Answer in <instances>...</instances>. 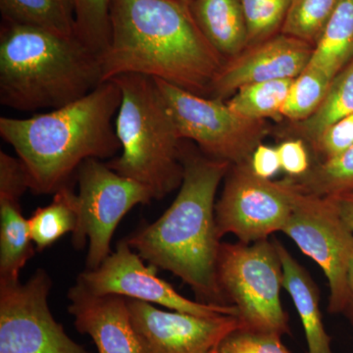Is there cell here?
I'll use <instances>...</instances> for the list:
<instances>
[{
    "instance_id": "cell-11",
    "label": "cell",
    "mask_w": 353,
    "mask_h": 353,
    "mask_svg": "<svg viewBox=\"0 0 353 353\" xmlns=\"http://www.w3.org/2000/svg\"><path fill=\"white\" fill-rule=\"evenodd\" d=\"M51 285L43 269L24 284L0 283V353H90L51 314Z\"/></svg>"
},
{
    "instance_id": "cell-1",
    "label": "cell",
    "mask_w": 353,
    "mask_h": 353,
    "mask_svg": "<svg viewBox=\"0 0 353 353\" xmlns=\"http://www.w3.org/2000/svg\"><path fill=\"white\" fill-rule=\"evenodd\" d=\"M185 0H112L110 43L99 57L102 82L123 74L160 79L201 97L226 59Z\"/></svg>"
},
{
    "instance_id": "cell-22",
    "label": "cell",
    "mask_w": 353,
    "mask_h": 353,
    "mask_svg": "<svg viewBox=\"0 0 353 353\" xmlns=\"http://www.w3.org/2000/svg\"><path fill=\"white\" fill-rule=\"evenodd\" d=\"M353 114V59L338 74L330 85L321 105L310 117L294 123L292 132L309 145L328 128Z\"/></svg>"
},
{
    "instance_id": "cell-21",
    "label": "cell",
    "mask_w": 353,
    "mask_h": 353,
    "mask_svg": "<svg viewBox=\"0 0 353 353\" xmlns=\"http://www.w3.org/2000/svg\"><path fill=\"white\" fill-rule=\"evenodd\" d=\"M0 11L3 22L75 34L74 0H0Z\"/></svg>"
},
{
    "instance_id": "cell-14",
    "label": "cell",
    "mask_w": 353,
    "mask_h": 353,
    "mask_svg": "<svg viewBox=\"0 0 353 353\" xmlns=\"http://www.w3.org/2000/svg\"><path fill=\"white\" fill-rule=\"evenodd\" d=\"M314 46L288 34L248 46L226 60L211 85L209 99L227 101L252 83L296 79L308 66Z\"/></svg>"
},
{
    "instance_id": "cell-36",
    "label": "cell",
    "mask_w": 353,
    "mask_h": 353,
    "mask_svg": "<svg viewBox=\"0 0 353 353\" xmlns=\"http://www.w3.org/2000/svg\"><path fill=\"white\" fill-rule=\"evenodd\" d=\"M216 353V352H215Z\"/></svg>"
},
{
    "instance_id": "cell-9",
    "label": "cell",
    "mask_w": 353,
    "mask_h": 353,
    "mask_svg": "<svg viewBox=\"0 0 353 353\" xmlns=\"http://www.w3.org/2000/svg\"><path fill=\"white\" fill-rule=\"evenodd\" d=\"M77 173L80 222L72 243L81 250L88 241L87 270H94L112 252L111 240L124 216L138 204H150L154 199L145 185L95 158L83 162Z\"/></svg>"
},
{
    "instance_id": "cell-19",
    "label": "cell",
    "mask_w": 353,
    "mask_h": 353,
    "mask_svg": "<svg viewBox=\"0 0 353 353\" xmlns=\"http://www.w3.org/2000/svg\"><path fill=\"white\" fill-rule=\"evenodd\" d=\"M353 59V0H341L313 50L308 66L333 80Z\"/></svg>"
},
{
    "instance_id": "cell-12",
    "label": "cell",
    "mask_w": 353,
    "mask_h": 353,
    "mask_svg": "<svg viewBox=\"0 0 353 353\" xmlns=\"http://www.w3.org/2000/svg\"><path fill=\"white\" fill-rule=\"evenodd\" d=\"M77 283L97 296L114 294L201 317L238 316L233 305L190 301L179 294L169 283L158 277L157 267L146 266L125 240L118 243L115 252L99 268L80 274Z\"/></svg>"
},
{
    "instance_id": "cell-2",
    "label": "cell",
    "mask_w": 353,
    "mask_h": 353,
    "mask_svg": "<svg viewBox=\"0 0 353 353\" xmlns=\"http://www.w3.org/2000/svg\"><path fill=\"white\" fill-rule=\"evenodd\" d=\"M181 160L183 182L170 208L125 241L148 263L190 285L199 301L231 305L218 283L221 239L215 218L216 194L231 164L206 157L185 139Z\"/></svg>"
},
{
    "instance_id": "cell-18",
    "label": "cell",
    "mask_w": 353,
    "mask_h": 353,
    "mask_svg": "<svg viewBox=\"0 0 353 353\" xmlns=\"http://www.w3.org/2000/svg\"><path fill=\"white\" fill-rule=\"evenodd\" d=\"M197 25L225 59L248 46V26L241 0H194L190 4Z\"/></svg>"
},
{
    "instance_id": "cell-23",
    "label": "cell",
    "mask_w": 353,
    "mask_h": 353,
    "mask_svg": "<svg viewBox=\"0 0 353 353\" xmlns=\"http://www.w3.org/2000/svg\"><path fill=\"white\" fill-rule=\"evenodd\" d=\"M294 80L280 79L245 85L228 99V106L248 119H283V109Z\"/></svg>"
},
{
    "instance_id": "cell-25",
    "label": "cell",
    "mask_w": 353,
    "mask_h": 353,
    "mask_svg": "<svg viewBox=\"0 0 353 353\" xmlns=\"http://www.w3.org/2000/svg\"><path fill=\"white\" fill-rule=\"evenodd\" d=\"M341 0H294L282 34L315 46Z\"/></svg>"
},
{
    "instance_id": "cell-34",
    "label": "cell",
    "mask_w": 353,
    "mask_h": 353,
    "mask_svg": "<svg viewBox=\"0 0 353 353\" xmlns=\"http://www.w3.org/2000/svg\"><path fill=\"white\" fill-rule=\"evenodd\" d=\"M341 314L345 316L353 326V259L348 272L347 299Z\"/></svg>"
},
{
    "instance_id": "cell-8",
    "label": "cell",
    "mask_w": 353,
    "mask_h": 353,
    "mask_svg": "<svg viewBox=\"0 0 353 353\" xmlns=\"http://www.w3.org/2000/svg\"><path fill=\"white\" fill-rule=\"evenodd\" d=\"M292 185V212L282 232L324 272L330 287L329 312L341 314L353 259V231L331 196L305 194Z\"/></svg>"
},
{
    "instance_id": "cell-6",
    "label": "cell",
    "mask_w": 353,
    "mask_h": 353,
    "mask_svg": "<svg viewBox=\"0 0 353 353\" xmlns=\"http://www.w3.org/2000/svg\"><path fill=\"white\" fill-rule=\"evenodd\" d=\"M217 279L243 328L280 336L290 333L289 315L281 301L284 272L275 241L221 243Z\"/></svg>"
},
{
    "instance_id": "cell-32",
    "label": "cell",
    "mask_w": 353,
    "mask_h": 353,
    "mask_svg": "<svg viewBox=\"0 0 353 353\" xmlns=\"http://www.w3.org/2000/svg\"><path fill=\"white\" fill-rule=\"evenodd\" d=\"M250 168L257 176L271 180L281 169L277 148L261 143L255 148L250 160Z\"/></svg>"
},
{
    "instance_id": "cell-35",
    "label": "cell",
    "mask_w": 353,
    "mask_h": 353,
    "mask_svg": "<svg viewBox=\"0 0 353 353\" xmlns=\"http://www.w3.org/2000/svg\"><path fill=\"white\" fill-rule=\"evenodd\" d=\"M185 1L190 2V3H192V2L194 1V0H185Z\"/></svg>"
},
{
    "instance_id": "cell-10",
    "label": "cell",
    "mask_w": 353,
    "mask_h": 353,
    "mask_svg": "<svg viewBox=\"0 0 353 353\" xmlns=\"http://www.w3.org/2000/svg\"><path fill=\"white\" fill-rule=\"evenodd\" d=\"M292 190L288 179L259 178L250 162L231 165L215 205L218 236L233 234L241 243H252L282 232L292 212Z\"/></svg>"
},
{
    "instance_id": "cell-31",
    "label": "cell",
    "mask_w": 353,
    "mask_h": 353,
    "mask_svg": "<svg viewBox=\"0 0 353 353\" xmlns=\"http://www.w3.org/2000/svg\"><path fill=\"white\" fill-rule=\"evenodd\" d=\"M281 169L290 180H297L312 168L308 148L301 139H289L277 146Z\"/></svg>"
},
{
    "instance_id": "cell-17",
    "label": "cell",
    "mask_w": 353,
    "mask_h": 353,
    "mask_svg": "<svg viewBox=\"0 0 353 353\" xmlns=\"http://www.w3.org/2000/svg\"><path fill=\"white\" fill-rule=\"evenodd\" d=\"M276 246L284 272V289L289 292L303 324L308 353H334L331 336L325 329L320 292L307 270L294 259L289 250L280 241Z\"/></svg>"
},
{
    "instance_id": "cell-26",
    "label": "cell",
    "mask_w": 353,
    "mask_h": 353,
    "mask_svg": "<svg viewBox=\"0 0 353 353\" xmlns=\"http://www.w3.org/2000/svg\"><path fill=\"white\" fill-rule=\"evenodd\" d=\"M332 80L317 70L306 67L294 80L283 109V119L301 122L321 105Z\"/></svg>"
},
{
    "instance_id": "cell-15",
    "label": "cell",
    "mask_w": 353,
    "mask_h": 353,
    "mask_svg": "<svg viewBox=\"0 0 353 353\" xmlns=\"http://www.w3.org/2000/svg\"><path fill=\"white\" fill-rule=\"evenodd\" d=\"M30 190L19 158L0 152V283L19 282L36 252L20 199Z\"/></svg>"
},
{
    "instance_id": "cell-28",
    "label": "cell",
    "mask_w": 353,
    "mask_h": 353,
    "mask_svg": "<svg viewBox=\"0 0 353 353\" xmlns=\"http://www.w3.org/2000/svg\"><path fill=\"white\" fill-rule=\"evenodd\" d=\"M294 1L241 0L248 26V46L261 43L280 34Z\"/></svg>"
},
{
    "instance_id": "cell-20",
    "label": "cell",
    "mask_w": 353,
    "mask_h": 353,
    "mask_svg": "<svg viewBox=\"0 0 353 353\" xmlns=\"http://www.w3.org/2000/svg\"><path fill=\"white\" fill-rule=\"evenodd\" d=\"M52 201L28 218L30 234L37 252H43L65 234H73L80 222V204L68 185L55 192Z\"/></svg>"
},
{
    "instance_id": "cell-13",
    "label": "cell",
    "mask_w": 353,
    "mask_h": 353,
    "mask_svg": "<svg viewBox=\"0 0 353 353\" xmlns=\"http://www.w3.org/2000/svg\"><path fill=\"white\" fill-rule=\"evenodd\" d=\"M127 303L145 353H215L225 336L243 327L238 316L201 317L136 299Z\"/></svg>"
},
{
    "instance_id": "cell-4",
    "label": "cell",
    "mask_w": 353,
    "mask_h": 353,
    "mask_svg": "<svg viewBox=\"0 0 353 353\" xmlns=\"http://www.w3.org/2000/svg\"><path fill=\"white\" fill-rule=\"evenodd\" d=\"M102 83L101 59L76 34L2 22L0 103L21 112L63 108Z\"/></svg>"
},
{
    "instance_id": "cell-29",
    "label": "cell",
    "mask_w": 353,
    "mask_h": 353,
    "mask_svg": "<svg viewBox=\"0 0 353 353\" xmlns=\"http://www.w3.org/2000/svg\"><path fill=\"white\" fill-rule=\"evenodd\" d=\"M216 353H290L282 336L239 327L220 341Z\"/></svg>"
},
{
    "instance_id": "cell-7",
    "label": "cell",
    "mask_w": 353,
    "mask_h": 353,
    "mask_svg": "<svg viewBox=\"0 0 353 353\" xmlns=\"http://www.w3.org/2000/svg\"><path fill=\"white\" fill-rule=\"evenodd\" d=\"M154 80L181 139L194 143L206 157L231 165L250 162L269 134L266 120L248 119L232 110L226 101Z\"/></svg>"
},
{
    "instance_id": "cell-30",
    "label": "cell",
    "mask_w": 353,
    "mask_h": 353,
    "mask_svg": "<svg viewBox=\"0 0 353 353\" xmlns=\"http://www.w3.org/2000/svg\"><path fill=\"white\" fill-rule=\"evenodd\" d=\"M316 162L336 157L353 146V114L328 128L312 145Z\"/></svg>"
},
{
    "instance_id": "cell-27",
    "label": "cell",
    "mask_w": 353,
    "mask_h": 353,
    "mask_svg": "<svg viewBox=\"0 0 353 353\" xmlns=\"http://www.w3.org/2000/svg\"><path fill=\"white\" fill-rule=\"evenodd\" d=\"M112 0H74L75 34L101 57L110 43V6Z\"/></svg>"
},
{
    "instance_id": "cell-5",
    "label": "cell",
    "mask_w": 353,
    "mask_h": 353,
    "mask_svg": "<svg viewBox=\"0 0 353 353\" xmlns=\"http://www.w3.org/2000/svg\"><path fill=\"white\" fill-rule=\"evenodd\" d=\"M120 88L122 101L115 130L122 153L106 162L109 168L150 190L162 199L180 189L183 139L172 119L154 78L123 74L111 79Z\"/></svg>"
},
{
    "instance_id": "cell-33",
    "label": "cell",
    "mask_w": 353,
    "mask_h": 353,
    "mask_svg": "<svg viewBox=\"0 0 353 353\" xmlns=\"http://www.w3.org/2000/svg\"><path fill=\"white\" fill-rule=\"evenodd\" d=\"M345 224L353 231V192L331 196Z\"/></svg>"
},
{
    "instance_id": "cell-3",
    "label": "cell",
    "mask_w": 353,
    "mask_h": 353,
    "mask_svg": "<svg viewBox=\"0 0 353 353\" xmlns=\"http://www.w3.org/2000/svg\"><path fill=\"white\" fill-rule=\"evenodd\" d=\"M122 92L112 80L78 101L32 117L0 118V136L15 150L34 194H54L90 158H114L121 150L114 116Z\"/></svg>"
},
{
    "instance_id": "cell-24",
    "label": "cell",
    "mask_w": 353,
    "mask_h": 353,
    "mask_svg": "<svg viewBox=\"0 0 353 353\" xmlns=\"http://www.w3.org/2000/svg\"><path fill=\"white\" fill-rule=\"evenodd\" d=\"M290 181L301 192L315 196L353 192V146L336 157L316 162L306 175Z\"/></svg>"
},
{
    "instance_id": "cell-16",
    "label": "cell",
    "mask_w": 353,
    "mask_h": 353,
    "mask_svg": "<svg viewBox=\"0 0 353 353\" xmlns=\"http://www.w3.org/2000/svg\"><path fill=\"white\" fill-rule=\"evenodd\" d=\"M68 299L76 329L92 339L99 353H145L132 326L127 299L97 296L78 283L69 290Z\"/></svg>"
}]
</instances>
